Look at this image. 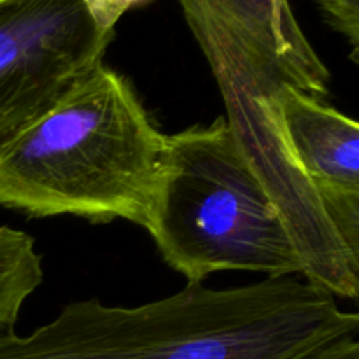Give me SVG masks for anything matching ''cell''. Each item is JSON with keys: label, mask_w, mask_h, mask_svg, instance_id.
<instances>
[{"label": "cell", "mask_w": 359, "mask_h": 359, "mask_svg": "<svg viewBox=\"0 0 359 359\" xmlns=\"http://www.w3.org/2000/svg\"><path fill=\"white\" fill-rule=\"evenodd\" d=\"M0 359H359V316L302 276L186 284L139 307L74 302L28 335H0Z\"/></svg>", "instance_id": "6da1fadb"}, {"label": "cell", "mask_w": 359, "mask_h": 359, "mask_svg": "<svg viewBox=\"0 0 359 359\" xmlns=\"http://www.w3.org/2000/svg\"><path fill=\"white\" fill-rule=\"evenodd\" d=\"M167 146L132 83L102 63L0 149V207L144 228Z\"/></svg>", "instance_id": "7a4b0ae2"}, {"label": "cell", "mask_w": 359, "mask_h": 359, "mask_svg": "<svg viewBox=\"0 0 359 359\" xmlns=\"http://www.w3.org/2000/svg\"><path fill=\"white\" fill-rule=\"evenodd\" d=\"M209 63L242 154L283 214L302 259L321 265L342 238L291 161L277 102L286 88L330 93L328 67L302 30L290 0H177Z\"/></svg>", "instance_id": "3957f363"}, {"label": "cell", "mask_w": 359, "mask_h": 359, "mask_svg": "<svg viewBox=\"0 0 359 359\" xmlns=\"http://www.w3.org/2000/svg\"><path fill=\"white\" fill-rule=\"evenodd\" d=\"M144 228L188 284L223 270L304 277L290 228L224 118L168 135Z\"/></svg>", "instance_id": "277c9868"}, {"label": "cell", "mask_w": 359, "mask_h": 359, "mask_svg": "<svg viewBox=\"0 0 359 359\" xmlns=\"http://www.w3.org/2000/svg\"><path fill=\"white\" fill-rule=\"evenodd\" d=\"M84 0H0V149L104 63Z\"/></svg>", "instance_id": "5b68a950"}, {"label": "cell", "mask_w": 359, "mask_h": 359, "mask_svg": "<svg viewBox=\"0 0 359 359\" xmlns=\"http://www.w3.org/2000/svg\"><path fill=\"white\" fill-rule=\"evenodd\" d=\"M284 144L347 248L359 255V125L286 88L277 102Z\"/></svg>", "instance_id": "8992f818"}, {"label": "cell", "mask_w": 359, "mask_h": 359, "mask_svg": "<svg viewBox=\"0 0 359 359\" xmlns=\"http://www.w3.org/2000/svg\"><path fill=\"white\" fill-rule=\"evenodd\" d=\"M44 279L42 255L27 231L0 226V335L13 332L25 302Z\"/></svg>", "instance_id": "52a82bcc"}, {"label": "cell", "mask_w": 359, "mask_h": 359, "mask_svg": "<svg viewBox=\"0 0 359 359\" xmlns=\"http://www.w3.org/2000/svg\"><path fill=\"white\" fill-rule=\"evenodd\" d=\"M326 23L351 46V60L359 62V0H316Z\"/></svg>", "instance_id": "ba28073f"}, {"label": "cell", "mask_w": 359, "mask_h": 359, "mask_svg": "<svg viewBox=\"0 0 359 359\" xmlns=\"http://www.w3.org/2000/svg\"><path fill=\"white\" fill-rule=\"evenodd\" d=\"M151 2L153 0H84V6L98 28L116 32V25L128 11Z\"/></svg>", "instance_id": "9c48e42d"}]
</instances>
